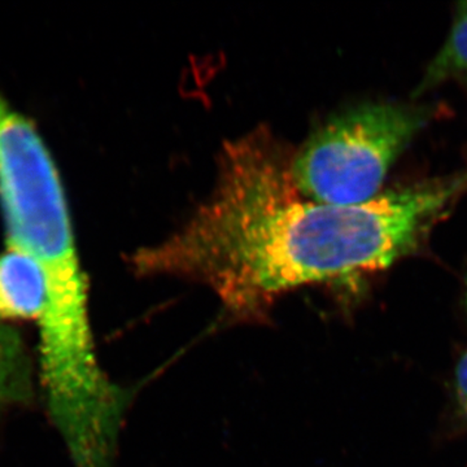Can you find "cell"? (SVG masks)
<instances>
[{"instance_id": "cell-2", "label": "cell", "mask_w": 467, "mask_h": 467, "mask_svg": "<svg viewBox=\"0 0 467 467\" xmlns=\"http://www.w3.org/2000/svg\"><path fill=\"white\" fill-rule=\"evenodd\" d=\"M430 116L427 107L398 103L346 110L318 129L292 158V180L313 202L353 205L373 201Z\"/></svg>"}, {"instance_id": "cell-8", "label": "cell", "mask_w": 467, "mask_h": 467, "mask_svg": "<svg viewBox=\"0 0 467 467\" xmlns=\"http://www.w3.org/2000/svg\"><path fill=\"white\" fill-rule=\"evenodd\" d=\"M467 174V173H466Z\"/></svg>"}, {"instance_id": "cell-3", "label": "cell", "mask_w": 467, "mask_h": 467, "mask_svg": "<svg viewBox=\"0 0 467 467\" xmlns=\"http://www.w3.org/2000/svg\"><path fill=\"white\" fill-rule=\"evenodd\" d=\"M46 282L41 266L23 254L7 248L0 254V321L41 317Z\"/></svg>"}, {"instance_id": "cell-4", "label": "cell", "mask_w": 467, "mask_h": 467, "mask_svg": "<svg viewBox=\"0 0 467 467\" xmlns=\"http://www.w3.org/2000/svg\"><path fill=\"white\" fill-rule=\"evenodd\" d=\"M33 393V368L21 335L0 321V409L23 404Z\"/></svg>"}, {"instance_id": "cell-6", "label": "cell", "mask_w": 467, "mask_h": 467, "mask_svg": "<svg viewBox=\"0 0 467 467\" xmlns=\"http://www.w3.org/2000/svg\"><path fill=\"white\" fill-rule=\"evenodd\" d=\"M454 387H456V400L460 416L467 422V350L461 356L459 364H457Z\"/></svg>"}, {"instance_id": "cell-7", "label": "cell", "mask_w": 467, "mask_h": 467, "mask_svg": "<svg viewBox=\"0 0 467 467\" xmlns=\"http://www.w3.org/2000/svg\"><path fill=\"white\" fill-rule=\"evenodd\" d=\"M465 285H466V287H465V308H466V315H467V276H466Z\"/></svg>"}, {"instance_id": "cell-1", "label": "cell", "mask_w": 467, "mask_h": 467, "mask_svg": "<svg viewBox=\"0 0 467 467\" xmlns=\"http://www.w3.org/2000/svg\"><path fill=\"white\" fill-rule=\"evenodd\" d=\"M292 159L270 135L226 147L207 204L155 247L138 252L137 272L207 285L236 319H260L285 292L387 269L413 254L467 175L334 205L306 198Z\"/></svg>"}, {"instance_id": "cell-5", "label": "cell", "mask_w": 467, "mask_h": 467, "mask_svg": "<svg viewBox=\"0 0 467 467\" xmlns=\"http://www.w3.org/2000/svg\"><path fill=\"white\" fill-rule=\"evenodd\" d=\"M467 75V2L457 5L456 17L441 50L427 67L416 94L441 85L451 77Z\"/></svg>"}]
</instances>
